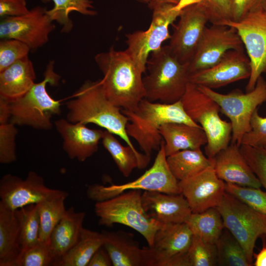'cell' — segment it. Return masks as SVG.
<instances>
[{
    "mask_svg": "<svg viewBox=\"0 0 266 266\" xmlns=\"http://www.w3.org/2000/svg\"><path fill=\"white\" fill-rule=\"evenodd\" d=\"M86 213L76 212L73 207L66 212L53 231L49 246L55 259L56 266L62 257L78 240L83 227Z\"/></svg>",
    "mask_w": 266,
    "mask_h": 266,
    "instance_id": "obj_25",
    "label": "cell"
},
{
    "mask_svg": "<svg viewBox=\"0 0 266 266\" xmlns=\"http://www.w3.org/2000/svg\"><path fill=\"white\" fill-rule=\"evenodd\" d=\"M66 198L60 197L38 203L39 242L49 244L53 231L66 212Z\"/></svg>",
    "mask_w": 266,
    "mask_h": 266,
    "instance_id": "obj_34",
    "label": "cell"
},
{
    "mask_svg": "<svg viewBox=\"0 0 266 266\" xmlns=\"http://www.w3.org/2000/svg\"><path fill=\"white\" fill-rule=\"evenodd\" d=\"M244 49L239 35L233 28L218 25L206 27L189 63V74L214 66L229 50L244 51Z\"/></svg>",
    "mask_w": 266,
    "mask_h": 266,
    "instance_id": "obj_16",
    "label": "cell"
},
{
    "mask_svg": "<svg viewBox=\"0 0 266 266\" xmlns=\"http://www.w3.org/2000/svg\"><path fill=\"white\" fill-rule=\"evenodd\" d=\"M47 9L35 6L27 14L2 18L0 23L1 39H13L35 50L48 41L55 25L47 14Z\"/></svg>",
    "mask_w": 266,
    "mask_h": 266,
    "instance_id": "obj_15",
    "label": "cell"
},
{
    "mask_svg": "<svg viewBox=\"0 0 266 266\" xmlns=\"http://www.w3.org/2000/svg\"><path fill=\"white\" fill-rule=\"evenodd\" d=\"M255 256V266H266V245L264 241L262 249Z\"/></svg>",
    "mask_w": 266,
    "mask_h": 266,
    "instance_id": "obj_47",
    "label": "cell"
},
{
    "mask_svg": "<svg viewBox=\"0 0 266 266\" xmlns=\"http://www.w3.org/2000/svg\"><path fill=\"white\" fill-rule=\"evenodd\" d=\"M180 0H146L148 6L151 9L154 6L162 3L172 4L176 5Z\"/></svg>",
    "mask_w": 266,
    "mask_h": 266,
    "instance_id": "obj_49",
    "label": "cell"
},
{
    "mask_svg": "<svg viewBox=\"0 0 266 266\" xmlns=\"http://www.w3.org/2000/svg\"><path fill=\"white\" fill-rule=\"evenodd\" d=\"M68 196L66 191L47 187L43 178L33 171L25 179L7 174L0 180V204L12 211Z\"/></svg>",
    "mask_w": 266,
    "mask_h": 266,
    "instance_id": "obj_14",
    "label": "cell"
},
{
    "mask_svg": "<svg viewBox=\"0 0 266 266\" xmlns=\"http://www.w3.org/2000/svg\"><path fill=\"white\" fill-rule=\"evenodd\" d=\"M197 4L211 25H226L232 21V0H202Z\"/></svg>",
    "mask_w": 266,
    "mask_h": 266,
    "instance_id": "obj_39",
    "label": "cell"
},
{
    "mask_svg": "<svg viewBox=\"0 0 266 266\" xmlns=\"http://www.w3.org/2000/svg\"><path fill=\"white\" fill-rule=\"evenodd\" d=\"M34 67L29 57L0 71V99L7 102L25 95L35 83Z\"/></svg>",
    "mask_w": 266,
    "mask_h": 266,
    "instance_id": "obj_24",
    "label": "cell"
},
{
    "mask_svg": "<svg viewBox=\"0 0 266 266\" xmlns=\"http://www.w3.org/2000/svg\"><path fill=\"white\" fill-rule=\"evenodd\" d=\"M186 223L193 235L215 244L225 228L222 216L217 207L200 213H192Z\"/></svg>",
    "mask_w": 266,
    "mask_h": 266,
    "instance_id": "obj_31",
    "label": "cell"
},
{
    "mask_svg": "<svg viewBox=\"0 0 266 266\" xmlns=\"http://www.w3.org/2000/svg\"><path fill=\"white\" fill-rule=\"evenodd\" d=\"M168 167L175 178L182 181L192 177L211 166L212 160L200 148L178 151L167 157Z\"/></svg>",
    "mask_w": 266,
    "mask_h": 266,
    "instance_id": "obj_29",
    "label": "cell"
},
{
    "mask_svg": "<svg viewBox=\"0 0 266 266\" xmlns=\"http://www.w3.org/2000/svg\"><path fill=\"white\" fill-rule=\"evenodd\" d=\"M56 266L55 259L49 244L39 241L36 244L22 250L15 264V266Z\"/></svg>",
    "mask_w": 266,
    "mask_h": 266,
    "instance_id": "obj_38",
    "label": "cell"
},
{
    "mask_svg": "<svg viewBox=\"0 0 266 266\" xmlns=\"http://www.w3.org/2000/svg\"><path fill=\"white\" fill-rule=\"evenodd\" d=\"M197 86L217 102L221 112L229 118L232 128L231 143L240 146L243 136L250 130L253 113L266 101V80L261 75L254 89L246 93L236 89L223 94L210 88Z\"/></svg>",
    "mask_w": 266,
    "mask_h": 266,
    "instance_id": "obj_8",
    "label": "cell"
},
{
    "mask_svg": "<svg viewBox=\"0 0 266 266\" xmlns=\"http://www.w3.org/2000/svg\"><path fill=\"white\" fill-rule=\"evenodd\" d=\"M142 202L146 213L163 224L186 223L192 213L182 194L145 191Z\"/></svg>",
    "mask_w": 266,
    "mask_h": 266,
    "instance_id": "obj_22",
    "label": "cell"
},
{
    "mask_svg": "<svg viewBox=\"0 0 266 266\" xmlns=\"http://www.w3.org/2000/svg\"><path fill=\"white\" fill-rule=\"evenodd\" d=\"M264 147H265L266 149V144L263 146Z\"/></svg>",
    "mask_w": 266,
    "mask_h": 266,
    "instance_id": "obj_51",
    "label": "cell"
},
{
    "mask_svg": "<svg viewBox=\"0 0 266 266\" xmlns=\"http://www.w3.org/2000/svg\"><path fill=\"white\" fill-rule=\"evenodd\" d=\"M240 150L262 186L266 190V149L263 146L241 144Z\"/></svg>",
    "mask_w": 266,
    "mask_h": 266,
    "instance_id": "obj_41",
    "label": "cell"
},
{
    "mask_svg": "<svg viewBox=\"0 0 266 266\" xmlns=\"http://www.w3.org/2000/svg\"><path fill=\"white\" fill-rule=\"evenodd\" d=\"M202 0H180L176 5L173 7V9L177 11H180L184 8L192 5L198 4Z\"/></svg>",
    "mask_w": 266,
    "mask_h": 266,
    "instance_id": "obj_48",
    "label": "cell"
},
{
    "mask_svg": "<svg viewBox=\"0 0 266 266\" xmlns=\"http://www.w3.org/2000/svg\"><path fill=\"white\" fill-rule=\"evenodd\" d=\"M174 5L162 3L154 6L152 18L146 31H137L126 35L127 51L145 72L149 55L170 39L169 25L178 17L181 11L173 9Z\"/></svg>",
    "mask_w": 266,
    "mask_h": 266,
    "instance_id": "obj_11",
    "label": "cell"
},
{
    "mask_svg": "<svg viewBox=\"0 0 266 266\" xmlns=\"http://www.w3.org/2000/svg\"><path fill=\"white\" fill-rule=\"evenodd\" d=\"M9 119L0 120V162L3 164L16 160L15 137L17 130Z\"/></svg>",
    "mask_w": 266,
    "mask_h": 266,
    "instance_id": "obj_40",
    "label": "cell"
},
{
    "mask_svg": "<svg viewBox=\"0 0 266 266\" xmlns=\"http://www.w3.org/2000/svg\"><path fill=\"white\" fill-rule=\"evenodd\" d=\"M112 265L111 258L102 246L95 252L87 266H110Z\"/></svg>",
    "mask_w": 266,
    "mask_h": 266,
    "instance_id": "obj_46",
    "label": "cell"
},
{
    "mask_svg": "<svg viewBox=\"0 0 266 266\" xmlns=\"http://www.w3.org/2000/svg\"><path fill=\"white\" fill-rule=\"evenodd\" d=\"M250 74V60L244 51L231 50L214 66L189 74V80L196 85L213 89L248 79Z\"/></svg>",
    "mask_w": 266,
    "mask_h": 266,
    "instance_id": "obj_18",
    "label": "cell"
},
{
    "mask_svg": "<svg viewBox=\"0 0 266 266\" xmlns=\"http://www.w3.org/2000/svg\"><path fill=\"white\" fill-rule=\"evenodd\" d=\"M250 127V130L243 136L241 144L265 146L266 144V117L261 116L258 109L252 115Z\"/></svg>",
    "mask_w": 266,
    "mask_h": 266,
    "instance_id": "obj_43",
    "label": "cell"
},
{
    "mask_svg": "<svg viewBox=\"0 0 266 266\" xmlns=\"http://www.w3.org/2000/svg\"><path fill=\"white\" fill-rule=\"evenodd\" d=\"M211 160L216 174L225 182L256 188L262 186L242 155L240 146L231 143Z\"/></svg>",
    "mask_w": 266,
    "mask_h": 266,
    "instance_id": "obj_21",
    "label": "cell"
},
{
    "mask_svg": "<svg viewBox=\"0 0 266 266\" xmlns=\"http://www.w3.org/2000/svg\"><path fill=\"white\" fill-rule=\"evenodd\" d=\"M141 190H130L107 200L96 202L95 212L99 225L107 227L119 224L140 233L149 246L153 244L155 235L163 223L151 217L142 202Z\"/></svg>",
    "mask_w": 266,
    "mask_h": 266,
    "instance_id": "obj_6",
    "label": "cell"
},
{
    "mask_svg": "<svg viewBox=\"0 0 266 266\" xmlns=\"http://www.w3.org/2000/svg\"><path fill=\"white\" fill-rule=\"evenodd\" d=\"M43 2L52 1L53 7L47 12L53 22L58 23L61 27V32H70L73 24L70 19L69 14L73 11L78 12L86 16H94L97 12L94 9L93 1L91 0H41Z\"/></svg>",
    "mask_w": 266,
    "mask_h": 266,
    "instance_id": "obj_32",
    "label": "cell"
},
{
    "mask_svg": "<svg viewBox=\"0 0 266 266\" xmlns=\"http://www.w3.org/2000/svg\"><path fill=\"white\" fill-rule=\"evenodd\" d=\"M266 7V0H232V21L237 22L250 12Z\"/></svg>",
    "mask_w": 266,
    "mask_h": 266,
    "instance_id": "obj_44",
    "label": "cell"
},
{
    "mask_svg": "<svg viewBox=\"0 0 266 266\" xmlns=\"http://www.w3.org/2000/svg\"><path fill=\"white\" fill-rule=\"evenodd\" d=\"M139 2H144V3H147V1L146 0H136Z\"/></svg>",
    "mask_w": 266,
    "mask_h": 266,
    "instance_id": "obj_50",
    "label": "cell"
},
{
    "mask_svg": "<svg viewBox=\"0 0 266 266\" xmlns=\"http://www.w3.org/2000/svg\"><path fill=\"white\" fill-rule=\"evenodd\" d=\"M160 133L165 142L167 157L181 150L200 148L207 142L206 134L200 126L169 123L161 126Z\"/></svg>",
    "mask_w": 266,
    "mask_h": 266,
    "instance_id": "obj_26",
    "label": "cell"
},
{
    "mask_svg": "<svg viewBox=\"0 0 266 266\" xmlns=\"http://www.w3.org/2000/svg\"><path fill=\"white\" fill-rule=\"evenodd\" d=\"M225 192L252 209L266 215V192L260 188L225 182Z\"/></svg>",
    "mask_w": 266,
    "mask_h": 266,
    "instance_id": "obj_37",
    "label": "cell"
},
{
    "mask_svg": "<svg viewBox=\"0 0 266 266\" xmlns=\"http://www.w3.org/2000/svg\"><path fill=\"white\" fill-rule=\"evenodd\" d=\"M216 207L222 216L225 228L241 244L252 266L256 240L259 237L266 235V215L226 192Z\"/></svg>",
    "mask_w": 266,
    "mask_h": 266,
    "instance_id": "obj_10",
    "label": "cell"
},
{
    "mask_svg": "<svg viewBox=\"0 0 266 266\" xmlns=\"http://www.w3.org/2000/svg\"><path fill=\"white\" fill-rule=\"evenodd\" d=\"M61 76L54 70V61H50L41 82L34 83L22 97L8 102L10 122L15 125L27 126L37 130L51 129L52 117L61 113V103L47 91V84L57 85Z\"/></svg>",
    "mask_w": 266,
    "mask_h": 266,
    "instance_id": "obj_5",
    "label": "cell"
},
{
    "mask_svg": "<svg viewBox=\"0 0 266 266\" xmlns=\"http://www.w3.org/2000/svg\"><path fill=\"white\" fill-rule=\"evenodd\" d=\"M101 140L103 147L126 177L129 176L134 168L143 169L149 163L150 156L140 153L129 146H123L114 134L106 130L104 131Z\"/></svg>",
    "mask_w": 266,
    "mask_h": 266,
    "instance_id": "obj_28",
    "label": "cell"
},
{
    "mask_svg": "<svg viewBox=\"0 0 266 266\" xmlns=\"http://www.w3.org/2000/svg\"><path fill=\"white\" fill-rule=\"evenodd\" d=\"M122 112L129 119L126 131L138 143L147 155L159 150L163 137L160 129L169 123H184L200 126L187 115L181 100L172 103H165L142 99L133 110L122 109Z\"/></svg>",
    "mask_w": 266,
    "mask_h": 266,
    "instance_id": "obj_3",
    "label": "cell"
},
{
    "mask_svg": "<svg viewBox=\"0 0 266 266\" xmlns=\"http://www.w3.org/2000/svg\"><path fill=\"white\" fill-rule=\"evenodd\" d=\"M55 126L63 139V148L68 157L83 162L98 150L104 131L91 129L81 123H73L61 119L54 122Z\"/></svg>",
    "mask_w": 266,
    "mask_h": 266,
    "instance_id": "obj_20",
    "label": "cell"
},
{
    "mask_svg": "<svg viewBox=\"0 0 266 266\" xmlns=\"http://www.w3.org/2000/svg\"><path fill=\"white\" fill-rule=\"evenodd\" d=\"M226 26L233 28L239 35L251 66L246 92L253 90L266 68V7L250 12L241 20L230 21Z\"/></svg>",
    "mask_w": 266,
    "mask_h": 266,
    "instance_id": "obj_13",
    "label": "cell"
},
{
    "mask_svg": "<svg viewBox=\"0 0 266 266\" xmlns=\"http://www.w3.org/2000/svg\"><path fill=\"white\" fill-rule=\"evenodd\" d=\"M179 186L192 213L217 207L225 193V182L218 177L213 165L192 177L179 181Z\"/></svg>",
    "mask_w": 266,
    "mask_h": 266,
    "instance_id": "obj_19",
    "label": "cell"
},
{
    "mask_svg": "<svg viewBox=\"0 0 266 266\" xmlns=\"http://www.w3.org/2000/svg\"><path fill=\"white\" fill-rule=\"evenodd\" d=\"M95 61L103 74L102 90L113 104L133 110L145 98L142 74L144 73L127 50L113 46L97 54Z\"/></svg>",
    "mask_w": 266,
    "mask_h": 266,
    "instance_id": "obj_1",
    "label": "cell"
},
{
    "mask_svg": "<svg viewBox=\"0 0 266 266\" xmlns=\"http://www.w3.org/2000/svg\"><path fill=\"white\" fill-rule=\"evenodd\" d=\"M21 252L19 225L15 211L0 204V266H15Z\"/></svg>",
    "mask_w": 266,
    "mask_h": 266,
    "instance_id": "obj_27",
    "label": "cell"
},
{
    "mask_svg": "<svg viewBox=\"0 0 266 266\" xmlns=\"http://www.w3.org/2000/svg\"><path fill=\"white\" fill-rule=\"evenodd\" d=\"M20 230L21 251L39 242V217L38 204H32L15 211Z\"/></svg>",
    "mask_w": 266,
    "mask_h": 266,
    "instance_id": "obj_35",
    "label": "cell"
},
{
    "mask_svg": "<svg viewBox=\"0 0 266 266\" xmlns=\"http://www.w3.org/2000/svg\"><path fill=\"white\" fill-rule=\"evenodd\" d=\"M193 234L186 223L162 224L153 244L143 247L145 266H186Z\"/></svg>",
    "mask_w": 266,
    "mask_h": 266,
    "instance_id": "obj_12",
    "label": "cell"
},
{
    "mask_svg": "<svg viewBox=\"0 0 266 266\" xmlns=\"http://www.w3.org/2000/svg\"><path fill=\"white\" fill-rule=\"evenodd\" d=\"M217 266H251L242 246L226 228L215 243Z\"/></svg>",
    "mask_w": 266,
    "mask_h": 266,
    "instance_id": "obj_33",
    "label": "cell"
},
{
    "mask_svg": "<svg viewBox=\"0 0 266 266\" xmlns=\"http://www.w3.org/2000/svg\"><path fill=\"white\" fill-rule=\"evenodd\" d=\"M103 246L113 266H145L144 248H140L133 234L122 230L103 231Z\"/></svg>",
    "mask_w": 266,
    "mask_h": 266,
    "instance_id": "obj_23",
    "label": "cell"
},
{
    "mask_svg": "<svg viewBox=\"0 0 266 266\" xmlns=\"http://www.w3.org/2000/svg\"><path fill=\"white\" fill-rule=\"evenodd\" d=\"M66 103L70 122L93 123L121 137L136 150L126 131L128 118L105 96L100 80L86 81Z\"/></svg>",
    "mask_w": 266,
    "mask_h": 266,
    "instance_id": "obj_2",
    "label": "cell"
},
{
    "mask_svg": "<svg viewBox=\"0 0 266 266\" xmlns=\"http://www.w3.org/2000/svg\"><path fill=\"white\" fill-rule=\"evenodd\" d=\"M181 100L187 115L204 131L207 139L205 153L209 159H212L230 144L231 122L220 118L219 105L193 83H188Z\"/></svg>",
    "mask_w": 266,
    "mask_h": 266,
    "instance_id": "obj_7",
    "label": "cell"
},
{
    "mask_svg": "<svg viewBox=\"0 0 266 266\" xmlns=\"http://www.w3.org/2000/svg\"><path fill=\"white\" fill-rule=\"evenodd\" d=\"M29 11L26 0H0V16L2 18L22 16Z\"/></svg>",
    "mask_w": 266,
    "mask_h": 266,
    "instance_id": "obj_45",
    "label": "cell"
},
{
    "mask_svg": "<svg viewBox=\"0 0 266 266\" xmlns=\"http://www.w3.org/2000/svg\"><path fill=\"white\" fill-rule=\"evenodd\" d=\"M165 142H162L153 166L137 179L121 185L103 186L94 184L88 187L87 195L96 202L115 197L130 190L156 191L168 194H181L179 181L171 173L166 160Z\"/></svg>",
    "mask_w": 266,
    "mask_h": 266,
    "instance_id": "obj_9",
    "label": "cell"
},
{
    "mask_svg": "<svg viewBox=\"0 0 266 266\" xmlns=\"http://www.w3.org/2000/svg\"><path fill=\"white\" fill-rule=\"evenodd\" d=\"M265 73L266 74V70H265Z\"/></svg>",
    "mask_w": 266,
    "mask_h": 266,
    "instance_id": "obj_52",
    "label": "cell"
},
{
    "mask_svg": "<svg viewBox=\"0 0 266 266\" xmlns=\"http://www.w3.org/2000/svg\"><path fill=\"white\" fill-rule=\"evenodd\" d=\"M30 48L25 43L13 39H1L0 71L15 62L28 57Z\"/></svg>",
    "mask_w": 266,
    "mask_h": 266,
    "instance_id": "obj_42",
    "label": "cell"
},
{
    "mask_svg": "<svg viewBox=\"0 0 266 266\" xmlns=\"http://www.w3.org/2000/svg\"><path fill=\"white\" fill-rule=\"evenodd\" d=\"M167 45L171 54L182 63L192 59L208 21L197 4L181 11Z\"/></svg>",
    "mask_w": 266,
    "mask_h": 266,
    "instance_id": "obj_17",
    "label": "cell"
},
{
    "mask_svg": "<svg viewBox=\"0 0 266 266\" xmlns=\"http://www.w3.org/2000/svg\"><path fill=\"white\" fill-rule=\"evenodd\" d=\"M185 258L187 266H217L216 245L207 242L193 235Z\"/></svg>",
    "mask_w": 266,
    "mask_h": 266,
    "instance_id": "obj_36",
    "label": "cell"
},
{
    "mask_svg": "<svg viewBox=\"0 0 266 266\" xmlns=\"http://www.w3.org/2000/svg\"><path fill=\"white\" fill-rule=\"evenodd\" d=\"M103 233L83 228L76 244L62 257L58 266H87L95 252L103 245Z\"/></svg>",
    "mask_w": 266,
    "mask_h": 266,
    "instance_id": "obj_30",
    "label": "cell"
},
{
    "mask_svg": "<svg viewBox=\"0 0 266 266\" xmlns=\"http://www.w3.org/2000/svg\"><path fill=\"white\" fill-rule=\"evenodd\" d=\"M189 63H182L167 45L152 52L148 59V73L143 78L145 99L172 103L180 100L189 83Z\"/></svg>",
    "mask_w": 266,
    "mask_h": 266,
    "instance_id": "obj_4",
    "label": "cell"
}]
</instances>
